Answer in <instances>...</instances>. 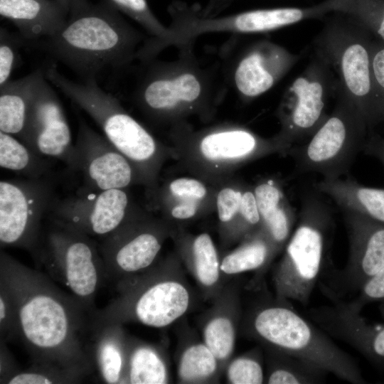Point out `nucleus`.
Here are the masks:
<instances>
[{"mask_svg":"<svg viewBox=\"0 0 384 384\" xmlns=\"http://www.w3.org/2000/svg\"><path fill=\"white\" fill-rule=\"evenodd\" d=\"M0 282L15 301L18 337L31 354L33 363L57 366L85 378L94 373L92 313L75 297L2 250Z\"/></svg>","mask_w":384,"mask_h":384,"instance_id":"nucleus-1","label":"nucleus"},{"mask_svg":"<svg viewBox=\"0 0 384 384\" xmlns=\"http://www.w3.org/2000/svg\"><path fill=\"white\" fill-rule=\"evenodd\" d=\"M146 38L107 1L93 4L85 0L70 8L66 22L44 38L43 47L87 78L106 67L129 64Z\"/></svg>","mask_w":384,"mask_h":384,"instance_id":"nucleus-2","label":"nucleus"},{"mask_svg":"<svg viewBox=\"0 0 384 384\" xmlns=\"http://www.w3.org/2000/svg\"><path fill=\"white\" fill-rule=\"evenodd\" d=\"M193 48L194 43L178 47L174 60L144 63L148 66L134 97L151 119L172 126L193 115L205 122L213 117L226 88L214 66L200 64Z\"/></svg>","mask_w":384,"mask_h":384,"instance_id":"nucleus-3","label":"nucleus"},{"mask_svg":"<svg viewBox=\"0 0 384 384\" xmlns=\"http://www.w3.org/2000/svg\"><path fill=\"white\" fill-rule=\"evenodd\" d=\"M242 315L240 329L262 347L272 348L304 360L345 381H366L356 361L329 335L302 316L290 302L264 293Z\"/></svg>","mask_w":384,"mask_h":384,"instance_id":"nucleus-4","label":"nucleus"},{"mask_svg":"<svg viewBox=\"0 0 384 384\" xmlns=\"http://www.w3.org/2000/svg\"><path fill=\"white\" fill-rule=\"evenodd\" d=\"M176 255L114 284L117 296L92 314L91 332L112 324L136 322L162 329L181 319L194 305L195 295Z\"/></svg>","mask_w":384,"mask_h":384,"instance_id":"nucleus-5","label":"nucleus"},{"mask_svg":"<svg viewBox=\"0 0 384 384\" xmlns=\"http://www.w3.org/2000/svg\"><path fill=\"white\" fill-rule=\"evenodd\" d=\"M44 72L48 82L84 110L101 128L106 139L131 162L140 183L151 196L158 186L164 162L173 156L172 148L156 139L117 99L102 90L95 77L76 82L60 73L53 64Z\"/></svg>","mask_w":384,"mask_h":384,"instance_id":"nucleus-6","label":"nucleus"},{"mask_svg":"<svg viewBox=\"0 0 384 384\" xmlns=\"http://www.w3.org/2000/svg\"><path fill=\"white\" fill-rule=\"evenodd\" d=\"M172 151L187 170L214 185L240 166L272 154H284L273 137L265 138L241 124L224 122L194 130L186 121L171 126Z\"/></svg>","mask_w":384,"mask_h":384,"instance_id":"nucleus-7","label":"nucleus"},{"mask_svg":"<svg viewBox=\"0 0 384 384\" xmlns=\"http://www.w3.org/2000/svg\"><path fill=\"white\" fill-rule=\"evenodd\" d=\"M334 223L326 203L315 193L302 201L297 226L274 269V297L307 306L328 265Z\"/></svg>","mask_w":384,"mask_h":384,"instance_id":"nucleus-8","label":"nucleus"},{"mask_svg":"<svg viewBox=\"0 0 384 384\" xmlns=\"http://www.w3.org/2000/svg\"><path fill=\"white\" fill-rule=\"evenodd\" d=\"M334 13L314 40L315 54L336 73L337 90L352 102L370 132L384 122L372 73L373 38L351 17Z\"/></svg>","mask_w":384,"mask_h":384,"instance_id":"nucleus-9","label":"nucleus"},{"mask_svg":"<svg viewBox=\"0 0 384 384\" xmlns=\"http://www.w3.org/2000/svg\"><path fill=\"white\" fill-rule=\"evenodd\" d=\"M93 239L53 222L41 233L32 253L49 276L65 286L92 314L97 309V293L107 281L99 245Z\"/></svg>","mask_w":384,"mask_h":384,"instance_id":"nucleus-10","label":"nucleus"},{"mask_svg":"<svg viewBox=\"0 0 384 384\" xmlns=\"http://www.w3.org/2000/svg\"><path fill=\"white\" fill-rule=\"evenodd\" d=\"M336 93V106L322 124L309 139L287 152L299 172L316 173L327 180L348 173L369 132L352 102L337 90Z\"/></svg>","mask_w":384,"mask_h":384,"instance_id":"nucleus-11","label":"nucleus"},{"mask_svg":"<svg viewBox=\"0 0 384 384\" xmlns=\"http://www.w3.org/2000/svg\"><path fill=\"white\" fill-rule=\"evenodd\" d=\"M332 70L315 54L303 72L287 87L277 110L279 132L273 136L284 154L309 139L328 117L330 94L336 91Z\"/></svg>","mask_w":384,"mask_h":384,"instance_id":"nucleus-12","label":"nucleus"},{"mask_svg":"<svg viewBox=\"0 0 384 384\" xmlns=\"http://www.w3.org/2000/svg\"><path fill=\"white\" fill-rule=\"evenodd\" d=\"M349 252L346 266L338 270L331 262L319 282L331 301H347L384 267V223L347 210Z\"/></svg>","mask_w":384,"mask_h":384,"instance_id":"nucleus-13","label":"nucleus"},{"mask_svg":"<svg viewBox=\"0 0 384 384\" xmlns=\"http://www.w3.org/2000/svg\"><path fill=\"white\" fill-rule=\"evenodd\" d=\"M173 228L163 218L138 211L101 239L99 249L107 281L114 284L147 270L156 262Z\"/></svg>","mask_w":384,"mask_h":384,"instance_id":"nucleus-14","label":"nucleus"},{"mask_svg":"<svg viewBox=\"0 0 384 384\" xmlns=\"http://www.w3.org/2000/svg\"><path fill=\"white\" fill-rule=\"evenodd\" d=\"M47 180H1L0 182L1 247H16L33 253L38 245L44 215L54 202Z\"/></svg>","mask_w":384,"mask_h":384,"instance_id":"nucleus-15","label":"nucleus"},{"mask_svg":"<svg viewBox=\"0 0 384 384\" xmlns=\"http://www.w3.org/2000/svg\"><path fill=\"white\" fill-rule=\"evenodd\" d=\"M139 210L133 208L126 189L85 191L53 202V222L92 238L114 232Z\"/></svg>","mask_w":384,"mask_h":384,"instance_id":"nucleus-16","label":"nucleus"},{"mask_svg":"<svg viewBox=\"0 0 384 384\" xmlns=\"http://www.w3.org/2000/svg\"><path fill=\"white\" fill-rule=\"evenodd\" d=\"M21 139L36 154L61 160L76 170L70 129L58 97L46 76L36 90Z\"/></svg>","mask_w":384,"mask_h":384,"instance_id":"nucleus-17","label":"nucleus"},{"mask_svg":"<svg viewBox=\"0 0 384 384\" xmlns=\"http://www.w3.org/2000/svg\"><path fill=\"white\" fill-rule=\"evenodd\" d=\"M299 58L272 41H257L235 57L228 78L240 98L249 102L272 89Z\"/></svg>","mask_w":384,"mask_h":384,"instance_id":"nucleus-18","label":"nucleus"},{"mask_svg":"<svg viewBox=\"0 0 384 384\" xmlns=\"http://www.w3.org/2000/svg\"><path fill=\"white\" fill-rule=\"evenodd\" d=\"M75 149V171L83 174L88 191L126 189L140 183L131 162L84 122H80Z\"/></svg>","mask_w":384,"mask_h":384,"instance_id":"nucleus-19","label":"nucleus"},{"mask_svg":"<svg viewBox=\"0 0 384 384\" xmlns=\"http://www.w3.org/2000/svg\"><path fill=\"white\" fill-rule=\"evenodd\" d=\"M307 314L329 336L346 343L370 361L384 364V324L367 323L360 311L341 300L312 308Z\"/></svg>","mask_w":384,"mask_h":384,"instance_id":"nucleus-20","label":"nucleus"},{"mask_svg":"<svg viewBox=\"0 0 384 384\" xmlns=\"http://www.w3.org/2000/svg\"><path fill=\"white\" fill-rule=\"evenodd\" d=\"M217 188L196 176H182L157 186L151 199L161 218L173 228H182L215 209Z\"/></svg>","mask_w":384,"mask_h":384,"instance_id":"nucleus-21","label":"nucleus"},{"mask_svg":"<svg viewBox=\"0 0 384 384\" xmlns=\"http://www.w3.org/2000/svg\"><path fill=\"white\" fill-rule=\"evenodd\" d=\"M238 284L225 285L201 319L203 341L219 361L221 370L233 353L242 310Z\"/></svg>","mask_w":384,"mask_h":384,"instance_id":"nucleus-22","label":"nucleus"},{"mask_svg":"<svg viewBox=\"0 0 384 384\" xmlns=\"http://www.w3.org/2000/svg\"><path fill=\"white\" fill-rule=\"evenodd\" d=\"M215 209L224 245L241 241L262 226L253 186L229 179L218 183Z\"/></svg>","mask_w":384,"mask_h":384,"instance_id":"nucleus-23","label":"nucleus"},{"mask_svg":"<svg viewBox=\"0 0 384 384\" xmlns=\"http://www.w3.org/2000/svg\"><path fill=\"white\" fill-rule=\"evenodd\" d=\"M176 254L193 276L206 299H213L225 285L220 258L211 236L207 233L191 235L182 228L172 229Z\"/></svg>","mask_w":384,"mask_h":384,"instance_id":"nucleus-24","label":"nucleus"},{"mask_svg":"<svg viewBox=\"0 0 384 384\" xmlns=\"http://www.w3.org/2000/svg\"><path fill=\"white\" fill-rule=\"evenodd\" d=\"M67 0H0V14L11 21L25 40L51 36L66 22Z\"/></svg>","mask_w":384,"mask_h":384,"instance_id":"nucleus-25","label":"nucleus"},{"mask_svg":"<svg viewBox=\"0 0 384 384\" xmlns=\"http://www.w3.org/2000/svg\"><path fill=\"white\" fill-rule=\"evenodd\" d=\"M253 191L261 218L262 228L267 233L279 254L285 247L296 220L294 208L278 181H259Z\"/></svg>","mask_w":384,"mask_h":384,"instance_id":"nucleus-26","label":"nucleus"},{"mask_svg":"<svg viewBox=\"0 0 384 384\" xmlns=\"http://www.w3.org/2000/svg\"><path fill=\"white\" fill-rule=\"evenodd\" d=\"M45 78L38 69L16 80H9L0 89V131L21 138L36 90Z\"/></svg>","mask_w":384,"mask_h":384,"instance_id":"nucleus-27","label":"nucleus"},{"mask_svg":"<svg viewBox=\"0 0 384 384\" xmlns=\"http://www.w3.org/2000/svg\"><path fill=\"white\" fill-rule=\"evenodd\" d=\"M127 338L121 324L106 326L92 333L94 373H97L102 383L121 384L126 364Z\"/></svg>","mask_w":384,"mask_h":384,"instance_id":"nucleus-28","label":"nucleus"},{"mask_svg":"<svg viewBox=\"0 0 384 384\" xmlns=\"http://www.w3.org/2000/svg\"><path fill=\"white\" fill-rule=\"evenodd\" d=\"M343 210L384 223V189L362 185L352 178L322 179L316 184Z\"/></svg>","mask_w":384,"mask_h":384,"instance_id":"nucleus-29","label":"nucleus"},{"mask_svg":"<svg viewBox=\"0 0 384 384\" xmlns=\"http://www.w3.org/2000/svg\"><path fill=\"white\" fill-rule=\"evenodd\" d=\"M278 255L274 245L262 226L246 236L240 244L220 258V270L223 276L235 275L256 271L251 286L261 282L274 258Z\"/></svg>","mask_w":384,"mask_h":384,"instance_id":"nucleus-30","label":"nucleus"},{"mask_svg":"<svg viewBox=\"0 0 384 384\" xmlns=\"http://www.w3.org/2000/svg\"><path fill=\"white\" fill-rule=\"evenodd\" d=\"M168 383L169 365L162 348L128 336L126 364L121 384Z\"/></svg>","mask_w":384,"mask_h":384,"instance_id":"nucleus-31","label":"nucleus"},{"mask_svg":"<svg viewBox=\"0 0 384 384\" xmlns=\"http://www.w3.org/2000/svg\"><path fill=\"white\" fill-rule=\"evenodd\" d=\"M266 353L267 375L269 384H314L324 381L327 372L294 356L281 351L263 347Z\"/></svg>","mask_w":384,"mask_h":384,"instance_id":"nucleus-32","label":"nucleus"},{"mask_svg":"<svg viewBox=\"0 0 384 384\" xmlns=\"http://www.w3.org/2000/svg\"><path fill=\"white\" fill-rule=\"evenodd\" d=\"M220 370L218 360L203 341H191L181 349L177 363L179 383H210Z\"/></svg>","mask_w":384,"mask_h":384,"instance_id":"nucleus-33","label":"nucleus"},{"mask_svg":"<svg viewBox=\"0 0 384 384\" xmlns=\"http://www.w3.org/2000/svg\"><path fill=\"white\" fill-rule=\"evenodd\" d=\"M13 135L0 131V166L19 172L28 178H41L48 170L49 162Z\"/></svg>","mask_w":384,"mask_h":384,"instance_id":"nucleus-34","label":"nucleus"},{"mask_svg":"<svg viewBox=\"0 0 384 384\" xmlns=\"http://www.w3.org/2000/svg\"><path fill=\"white\" fill-rule=\"evenodd\" d=\"M329 12L346 15L384 43V0H325Z\"/></svg>","mask_w":384,"mask_h":384,"instance_id":"nucleus-35","label":"nucleus"},{"mask_svg":"<svg viewBox=\"0 0 384 384\" xmlns=\"http://www.w3.org/2000/svg\"><path fill=\"white\" fill-rule=\"evenodd\" d=\"M85 378L75 372L57 366L33 363L24 370H16L0 378V383L52 384L79 383Z\"/></svg>","mask_w":384,"mask_h":384,"instance_id":"nucleus-36","label":"nucleus"},{"mask_svg":"<svg viewBox=\"0 0 384 384\" xmlns=\"http://www.w3.org/2000/svg\"><path fill=\"white\" fill-rule=\"evenodd\" d=\"M226 378L231 384H260L265 381L263 356L257 346L230 361L226 366Z\"/></svg>","mask_w":384,"mask_h":384,"instance_id":"nucleus-37","label":"nucleus"},{"mask_svg":"<svg viewBox=\"0 0 384 384\" xmlns=\"http://www.w3.org/2000/svg\"><path fill=\"white\" fill-rule=\"evenodd\" d=\"M119 11L139 23L151 37L162 38L168 31L151 10L146 0H106Z\"/></svg>","mask_w":384,"mask_h":384,"instance_id":"nucleus-38","label":"nucleus"},{"mask_svg":"<svg viewBox=\"0 0 384 384\" xmlns=\"http://www.w3.org/2000/svg\"><path fill=\"white\" fill-rule=\"evenodd\" d=\"M21 35L0 28V86L9 80L19 59V49L23 43Z\"/></svg>","mask_w":384,"mask_h":384,"instance_id":"nucleus-39","label":"nucleus"},{"mask_svg":"<svg viewBox=\"0 0 384 384\" xmlns=\"http://www.w3.org/2000/svg\"><path fill=\"white\" fill-rule=\"evenodd\" d=\"M17 308L10 291L0 282V342L6 343L18 336Z\"/></svg>","mask_w":384,"mask_h":384,"instance_id":"nucleus-40","label":"nucleus"},{"mask_svg":"<svg viewBox=\"0 0 384 384\" xmlns=\"http://www.w3.org/2000/svg\"><path fill=\"white\" fill-rule=\"evenodd\" d=\"M343 302L352 309L360 312L370 303L384 305V267L369 279L355 296Z\"/></svg>","mask_w":384,"mask_h":384,"instance_id":"nucleus-41","label":"nucleus"},{"mask_svg":"<svg viewBox=\"0 0 384 384\" xmlns=\"http://www.w3.org/2000/svg\"><path fill=\"white\" fill-rule=\"evenodd\" d=\"M373 82L384 114V43L373 39L371 45Z\"/></svg>","mask_w":384,"mask_h":384,"instance_id":"nucleus-42","label":"nucleus"},{"mask_svg":"<svg viewBox=\"0 0 384 384\" xmlns=\"http://www.w3.org/2000/svg\"><path fill=\"white\" fill-rule=\"evenodd\" d=\"M362 151L378 159L384 166V137L373 130L368 132Z\"/></svg>","mask_w":384,"mask_h":384,"instance_id":"nucleus-43","label":"nucleus"},{"mask_svg":"<svg viewBox=\"0 0 384 384\" xmlns=\"http://www.w3.org/2000/svg\"><path fill=\"white\" fill-rule=\"evenodd\" d=\"M70 4V8L75 5L79 4L85 0H67Z\"/></svg>","mask_w":384,"mask_h":384,"instance_id":"nucleus-44","label":"nucleus"}]
</instances>
